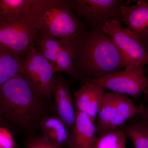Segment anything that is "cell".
I'll use <instances>...</instances> for the list:
<instances>
[{"label": "cell", "instance_id": "1", "mask_svg": "<svg viewBox=\"0 0 148 148\" xmlns=\"http://www.w3.org/2000/svg\"><path fill=\"white\" fill-rule=\"evenodd\" d=\"M72 45L74 69L79 79L103 77L125 69L119 51L103 29L86 31Z\"/></svg>", "mask_w": 148, "mask_h": 148}, {"label": "cell", "instance_id": "2", "mask_svg": "<svg viewBox=\"0 0 148 148\" xmlns=\"http://www.w3.org/2000/svg\"><path fill=\"white\" fill-rule=\"evenodd\" d=\"M43 100L19 74L0 86L2 115L10 124L21 129H32L39 121Z\"/></svg>", "mask_w": 148, "mask_h": 148}, {"label": "cell", "instance_id": "3", "mask_svg": "<svg viewBox=\"0 0 148 148\" xmlns=\"http://www.w3.org/2000/svg\"><path fill=\"white\" fill-rule=\"evenodd\" d=\"M30 16L38 32L62 41L72 43L87 31L69 0H36Z\"/></svg>", "mask_w": 148, "mask_h": 148}, {"label": "cell", "instance_id": "4", "mask_svg": "<svg viewBox=\"0 0 148 148\" xmlns=\"http://www.w3.org/2000/svg\"><path fill=\"white\" fill-rule=\"evenodd\" d=\"M36 92L45 100L53 95L54 73L52 64L41 54L35 45L27 52L19 73Z\"/></svg>", "mask_w": 148, "mask_h": 148}, {"label": "cell", "instance_id": "5", "mask_svg": "<svg viewBox=\"0 0 148 148\" xmlns=\"http://www.w3.org/2000/svg\"><path fill=\"white\" fill-rule=\"evenodd\" d=\"M103 31L110 38L121 54L125 68L140 67L148 65V56L141 41L129 29L121 22L110 20L103 27Z\"/></svg>", "mask_w": 148, "mask_h": 148}, {"label": "cell", "instance_id": "6", "mask_svg": "<svg viewBox=\"0 0 148 148\" xmlns=\"http://www.w3.org/2000/svg\"><path fill=\"white\" fill-rule=\"evenodd\" d=\"M104 89L123 95L131 96L141 104L140 98L145 93L148 86V78L144 68H126L103 77L84 79Z\"/></svg>", "mask_w": 148, "mask_h": 148}, {"label": "cell", "instance_id": "7", "mask_svg": "<svg viewBox=\"0 0 148 148\" xmlns=\"http://www.w3.org/2000/svg\"><path fill=\"white\" fill-rule=\"evenodd\" d=\"M76 15L90 29H103L108 21L121 22L122 7L126 5L121 0H69Z\"/></svg>", "mask_w": 148, "mask_h": 148}, {"label": "cell", "instance_id": "8", "mask_svg": "<svg viewBox=\"0 0 148 148\" xmlns=\"http://www.w3.org/2000/svg\"><path fill=\"white\" fill-rule=\"evenodd\" d=\"M38 32L30 15L0 24V47L23 56L36 41Z\"/></svg>", "mask_w": 148, "mask_h": 148}, {"label": "cell", "instance_id": "9", "mask_svg": "<svg viewBox=\"0 0 148 148\" xmlns=\"http://www.w3.org/2000/svg\"><path fill=\"white\" fill-rule=\"evenodd\" d=\"M54 108L56 116L65 123L71 132L76 117L74 99L72 98L69 83L64 75L56 73L54 76Z\"/></svg>", "mask_w": 148, "mask_h": 148}, {"label": "cell", "instance_id": "10", "mask_svg": "<svg viewBox=\"0 0 148 148\" xmlns=\"http://www.w3.org/2000/svg\"><path fill=\"white\" fill-rule=\"evenodd\" d=\"M121 20L138 37L143 46L148 43V1L141 0L135 5L123 6Z\"/></svg>", "mask_w": 148, "mask_h": 148}, {"label": "cell", "instance_id": "11", "mask_svg": "<svg viewBox=\"0 0 148 148\" xmlns=\"http://www.w3.org/2000/svg\"><path fill=\"white\" fill-rule=\"evenodd\" d=\"M84 81L79 89L73 91L76 110L87 114L95 120L106 93L105 89L97 85Z\"/></svg>", "mask_w": 148, "mask_h": 148}, {"label": "cell", "instance_id": "12", "mask_svg": "<svg viewBox=\"0 0 148 148\" xmlns=\"http://www.w3.org/2000/svg\"><path fill=\"white\" fill-rule=\"evenodd\" d=\"M95 120L87 114L76 111L69 145L73 148H92L97 137Z\"/></svg>", "mask_w": 148, "mask_h": 148}, {"label": "cell", "instance_id": "13", "mask_svg": "<svg viewBox=\"0 0 148 148\" xmlns=\"http://www.w3.org/2000/svg\"><path fill=\"white\" fill-rule=\"evenodd\" d=\"M144 108V105H137L127 96L120 94L107 132L118 129L133 118L140 116Z\"/></svg>", "mask_w": 148, "mask_h": 148}, {"label": "cell", "instance_id": "14", "mask_svg": "<svg viewBox=\"0 0 148 148\" xmlns=\"http://www.w3.org/2000/svg\"><path fill=\"white\" fill-rule=\"evenodd\" d=\"M36 0H0V24L29 16Z\"/></svg>", "mask_w": 148, "mask_h": 148}, {"label": "cell", "instance_id": "15", "mask_svg": "<svg viewBox=\"0 0 148 148\" xmlns=\"http://www.w3.org/2000/svg\"><path fill=\"white\" fill-rule=\"evenodd\" d=\"M43 136L61 147L69 144L71 132L65 123L57 116H51L43 120L40 123Z\"/></svg>", "mask_w": 148, "mask_h": 148}, {"label": "cell", "instance_id": "16", "mask_svg": "<svg viewBox=\"0 0 148 148\" xmlns=\"http://www.w3.org/2000/svg\"><path fill=\"white\" fill-rule=\"evenodd\" d=\"M120 95L119 93L112 92L105 93L97 116V136L107 132L114 114Z\"/></svg>", "mask_w": 148, "mask_h": 148}, {"label": "cell", "instance_id": "17", "mask_svg": "<svg viewBox=\"0 0 148 148\" xmlns=\"http://www.w3.org/2000/svg\"><path fill=\"white\" fill-rule=\"evenodd\" d=\"M24 58L0 47V86L19 73Z\"/></svg>", "mask_w": 148, "mask_h": 148}, {"label": "cell", "instance_id": "18", "mask_svg": "<svg viewBox=\"0 0 148 148\" xmlns=\"http://www.w3.org/2000/svg\"><path fill=\"white\" fill-rule=\"evenodd\" d=\"M135 148H148V123L142 119H131L122 126Z\"/></svg>", "mask_w": 148, "mask_h": 148}, {"label": "cell", "instance_id": "19", "mask_svg": "<svg viewBox=\"0 0 148 148\" xmlns=\"http://www.w3.org/2000/svg\"><path fill=\"white\" fill-rule=\"evenodd\" d=\"M52 65L54 74L65 73L74 79H78L74 69L71 42L63 41L55 62Z\"/></svg>", "mask_w": 148, "mask_h": 148}, {"label": "cell", "instance_id": "20", "mask_svg": "<svg viewBox=\"0 0 148 148\" xmlns=\"http://www.w3.org/2000/svg\"><path fill=\"white\" fill-rule=\"evenodd\" d=\"M37 49L51 64L55 63L63 41L50 35L38 33L36 41Z\"/></svg>", "mask_w": 148, "mask_h": 148}, {"label": "cell", "instance_id": "21", "mask_svg": "<svg viewBox=\"0 0 148 148\" xmlns=\"http://www.w3.org/2000/svg\"><path fill=\"white\" fill-rule=\"evenodd\" d=\"M126 137L121 127L97 136L92 148H127Z\"/></svg>", "mask_w": 148, "mask_h": 148}, {"label": "cell", "instance_id": "22", "mask_svg": "<svg viewBox=\"0 0 148 148\" xmlns=\"http://www.w3.org/2000/svg\"><path fill=\"white\" fill-rule=\"evenodd\" d=\"M27 148H60L59 146L54 144L45 136L36 137L28 140Z\"/></svg>", "mask_w": 148, "mask_h": 148}, {"label": "cell", "instance_id": "23", "mask_svg": "<svg viewBox=\"0 0 148 148\" xmlns=\"http://www.w3.org/2000/svg\"><path fill=\"white\" fill-rule=\"evenodd\" d=\"M13 136L10 131L4 127L0 126V148H14Z\"/></svg>", "mask_w": 148, "mask_h": 148}, {"label": "cell", "instance_id": "24", "mask_svg": "<svg viewBox=\"0 0 148 148\" xmlns=\"http://www.w3.org/2000/svg\"><path fill=\"white\" fill-rule=\"evenodd\" d=\"M142 119L145 120L148 123V101L147 106H144L143 112L140 115Z\"/></svg>", "mask_w": 148, "mask_h": 148}, {"label": "cell", "instance_id": "25", "mask_svg": "<svg viewBox=\"0 0 148 148\" xmlns=\"http://www.w3.org/2000/svg\"><path fill=\"white\" fill-rule=\"evenodd\" d=\"M0 126L4 127L7 128H11L12 127V125L6 121L5 119L3 117L1 112H0Z\"/></svg>", "mask_w": 148, "mask_h": 148}, {"label": "cell", "instance_id": "26", "mask_svg": "<svg viewBox=\"0 0 148 148\" xmlns=\"http://www.w3.org/2000/svg\"><path fill=\"white\" fill-rule=\"evenodd\" d=\"M144 47L145 48V49H146V51H147V53L148 56V43L147 44L145 45H144Z\"/></svg>", "mask_w": 148, "mask_h": 148}, {"label": "cell", "instance_id": "27", "mask_svg": "<svg viewBox=\"0 0 148 148\" xmlns=\"http://www.w3.org/2000/svg\"><path fill=\"white\" fill-rule=\"evenodd\" d=\"M145 94H147V97L148 98V86L147 87V90H146V92H145Z\"/></svg>", "mask_w": 148, "mask_h": 148}, {"label": "cell", "instance_id": "28", "mask_svg": "<svg viewBox=\"0 0 148 148\" xmlns=\"http://www.w3.org/2000/svg\"><path fill=\"white\" fill-rule=\"evenodd\" d=\"M21 148L18 147H15V148Z\"/></svg>", "mask_w": 148, "mask_h": 148}]
</instances>
